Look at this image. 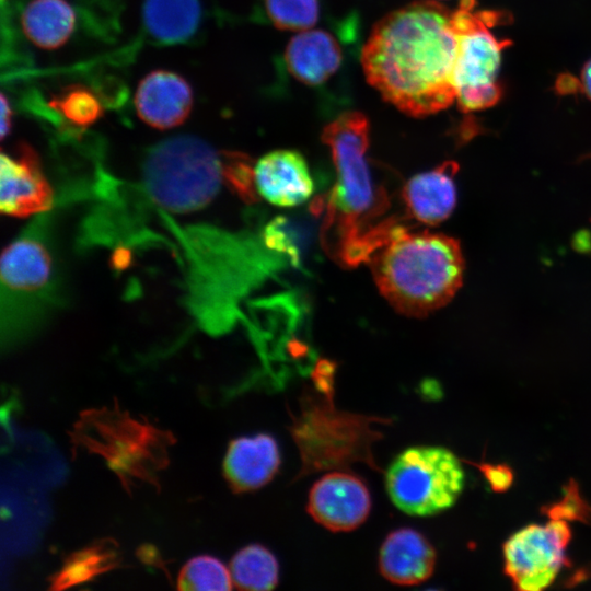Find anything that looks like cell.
<instances>
[{"mask_svg": "<svg viewBox=\"0 0 591 591\" xmlns=\"http://www.w3.org/2000/svg\"><path fill=\"white\" fill-rule=\"evenodd\" d=\"M232 588L230 569L211 555L192 557L181 568L177 577V589L184 591H227Z\"/></svg>", "mask_w": 591, "mask_h": 591, "instance_id": "603a6c76", "label": "cell"}, {"mask_svg": "<svg viewBox=\"0 0 591 591\" xmlns=\"http://www.w3.org/2000/svg\"><path fill=\"white\" fill-rule=\"evenodd\" d=\"M12 128V108L5 95L1 94V138H5Z\"/></svg>", "mask_w": 591, "mask_h": 591, "instance_id": "f1b7e54d", "label": "cell"}, {"mask_svg": "<svg viewBox=\"0 0 591 591\" xmlns=\"http://www.w3.org/2000/svg\"><path fill=\"white\" fill-rule=\"evenodd\" d=\"M476 5V0H460L453 10L459 47L452 83L456 104L463 113L486 109L499 101L501 56L510 45L491 31L506 21L503 13L479 11Z\"/></svg>", "mask_w": 591, "mask_h": 591, "instance_id": "52a82bcc", "label": "cell"}, {"mask_svg": "<svg viewBox=\"0 0 591 591\" xmlns=\"http://www.w3.org/2000/svg\"><path fill=\"white\" fill-rule=\"evenodd\" d=\"M436 551L420 532L401 528L389 533L379 552V570L390 582L414 586L431 577Z\"/></svg>", "mask_w": 591, "mask_h": 591, "instance_id": "2e32d148", "label": "cell"}, {"mask_svg": "<svg viewBox=\"0 0 591 591\" xmlns=\"http://www.w3.org/2000/svg\"><path fill=\"white\" fill-rule=\"evenodd\" d=\"M343 48L328 31H302L288 43L283 62L289 74L299 83L321 86L341 68Z\"/></svg>", "mask_w": 591, "mask_h": 591, "instance_id": "e0dca14e", "label": "cell"}, {"mask_svg": "<svg viewBox=\"0 0 591 591\" xmlns=\"http://www.w3.org/2000/svg\"><path fill=\"white\" fill-rule=\"evenodd\" d=\"M486 480L491 489L496 493L506 491L513 482V473L511 468L505 464H478Z\"/></svg>", "mask_w": 591, "mask_h": 591, "instance_id": "83f0119b", "label": "cell"}, {"mask_svg": "<svg viewBox=\"0 0 591 591\" xmlns=\"http://www.w3.org/2000/svg\"><path fill=\"white\" fill-rule=\"evenodd\" d=\"M254 185L264 199L278 207L301 205L314 190L304 157L291 149L263 155L254 166Z\"/></svg>", "mask_w": 591, "mask_h": 591, "instance_id": "5bb4252c", "label": "cell"}, {"mask_svg": "<svg viewBox=\"0 0 591 591\" xmlns=\"http://www.w3.org/2000/svg\"><path fill=\"white\" fill-rule=\"evenodd\" d=\"M229 569L233 584L240 590H271L279 581V564L275 555L259 544L239 549Z\"/></svg>", "mask_w": 591, "mask_h": 591, "instance_id": "7402d4cb", "label": "cell"}, {"mask_svg": "<svg viewBox=\"0 0 591 591\" xmlns=\"http://www.w3.org/2000/svg\"><path fill=\"white\" fill-rule=\"evenodd\" d=\"M49 106L74 127H89L103 116L96 94L82 85L66 88L49 101Z\"/></svg>", "mask_w": 591, "mask_h": 591, "instance_id": "cb8c5ba5", "label": "cell"}, {"mask_svg": "<svg viewBox=\"0 0 591 591\" xmlns=\"http://www.w3.org/2000/svg\"><path fill=\"white\" fill-rule=\"evenodd\" d=\"M69 437L73 455L85 452L101 457L129 494L143 485L160 488V475L176 443L173 432L121 409L116 399L109 406L82 410Z\"/></svg>", "mask_w": 591, "mask_h": 591, "instance_id": "3957f363", "label": "cell"}, {"mask_svg": "<svg viewBox=\"0 0 591 591\" xmlns=\"http://www.w3.org/2000/svg\"><path fill=\"white\" fill-rule=\"evenodd\" d=\"M269 22L281 31H305L321 15L320 0H262Z\"/></svg>", "mask_w": 591, "mask_h": 591, "instance_id": "d4e9b609", "label": "cell"}, {"mask_svg": "<svg viewBox=\"0 0 591 591\" xmlns=\"http://www.w3.org/2000/svg\"><path fill=\"white\" fill-rule=\"evenodd\" d=\"M459 47L453 10L418 0L383 16L361 50L368 82L403 113L424 117L455 101Z\"/></svg>", "mask_w": 591, "mask_h": 591, "instance_id": "6da1fadb", "label": "cell"}, {"mask_svg": "<svg viewBox=\"0 0 591 591\" xmlns=\"http://www.w3.org/2000/svg\"><path fill=\"white\" fill-rule=\"evenodd\" d=\"M54 259L36 224L12 241L1 256L2 315L18 302L44 297L53 287Z\"/></svg>", "mask_w": 591, "mask_h": 591, "instance_id": "30bf717a", "label": "cell"}, {"mask_svg": "<svg viewBox=\"0 0 591 591\" xmlns=\"http://www.w3.org/2000/svg\"><path fill=\"white\" fill-rule=\"evenodd\" d=\"M393 505L413 517H429L451 508L464 488V471L448 449L416 445L402 451L385 473Z\"/></svg>", "mask_w": 591, "mask_h": 591, "instance_id": "ba28073f", "label": "cell"}, {"mask_svg": "<svg viewBox=\"0 0 591 591\" xmlns=\"http://www.w3.org/2000/svg\"><path fill=\"white\" fill-rule=\"evenodd\" d=\"M200 18L199 0H144L142 7L147 33L164 45L190 39L198 30Z\"/></svg>", "mask_w": 591, "mask_h": 591, "instance_id": "ffe728a7", "label": "cell"}, {"mask_svg": "<svg viewBox=\"0 0 591 591\" xmlns=\"http://www.w3.org/2000/svg\"><path fill=\"white\" fill-rule=\"evenodd\" d=\"M306 510L318 524L329 531H352L370 513V491L359 476L345 471L331 472L313 484Z\"/></svg>", "mask_w": 591, "mask_h": 591, "instance_id": "8fae6325", "label": "cell"}, {"mask_svg": "<svg viewBox=\"0 0 591 591\" xmlns=\"http://www.w3.org/2000/svg\"><path fill=\"white\" fill-rule=\"evenodd\" d=\"M322 139L329 148L336 170L326 227L335 228L341 240L338 257L348 265H355L368 257L360 234L361 223L384 209L383 197L376 190L367 159L369 120L360 112H344L324 127Z\"/></svg>", "mask_w": 591, "mask_h": 591, "instance_id": "277c9868", "label": "cell"}, {"mask_svg": "<svg viewBox=\"0 0 591 591\" xmlns=\"http://www.w3.org/2000/svg\"><path fill=\"white\" fill-rule=\"evenodd\" d=\"M369 262L380 293L395 311L410 317L444 306L463 281L460 243L441 233L394 228Z\"/></svg>", "mask_w": 591, "mask_h": 591, "instance_id": "7a4b0ae2", "label": "cell"}, {"mask_svg": "<svg viewBox=\"0 0 591 591\" xmlns=\"http://www.w3.org/2000/svg\"><path fill=\"white\" fill-rule=\"evenodd\" d=\"M119 544L111 537L93 541L70 553L48 579L49 590L60 591L95 580L121 566Z\"/></svg>", "mask_w": 591, "mask_h": 591, "instance_id": "d6986e66", "label": "cell"}, {"mask_svg": "<svg viewBox=\"0 0 591 591\" xmlns=\"http://www.w3.org/2000/svg\"><path fill=\"white\" fill-rule=\"evenodd\" d=\"M320 391L323 395L304 392L299 415L291 417L289 431L301 457L297 477L346 468L357 462L379 470L372 445L382 438V433L372 425L391 419L338 410L332 401L333 390Z\"/></svg>", "mask_w": 591, "mask_h": 591, "instance_id": "5b68a950", "label": "cell"}, {"mask_svg": "<svg viewBox=\"0 0 591 591\" xmlns=\"http://www.w3.org/2000/svg\"><path fill=\"white\" fill-rule=\"evenodd\" d=\"M139 118L150 127L166 130L182 125L189 116L194 95L189 83L170 70H154L144 76L135 93Z\"/></svg>", "mask_w": 591, "mask_h": 591, "instance_id": "4fadbf2b", "label": "cell"}, {"mask_svg": "<svg viewBox=\"0 0 591 591\" xmlns=\"http://www.w3.org/2000/svg\"><path fill=\"white\" fill-rule=\"evenodd\" d=\"M222 178L244 199L253 197L254 167L246 154L225 152L220 154Z\"/></svg>", "mask_w": 591, "mask_h": 591, "instance_id": "484cf974", "label": "cell"}, {"mask_svg": "<svg viewBox=\"0 0 591 591\" xmlns=\"http://www.w3.org/2000/svg\"><path fill=\"white\" fill-rule=\"evenodd\" d=\"M457 164L448 161L409 178L403 188L408 215L420 223L437 225L453 212L456 205L454 176Z\"/></svg>", "mask_w": 591, "mask_h": 591, "instance_id": "ac0fdd59", "label": "cell"}, {"mask_svg": "<svg viewBox=\"0 0 591 591\" xmlns=\"http://www.w3.org/2000/svg\"><path fill=\"white\" fill-rule=\"evenodd\" d=\"M542 510L551 519L582 521L591 524V506L580 496L578 485L573 479L565 486L561 500L545 506Z\"/></svg>", "mask_w": 591, "mask_h": 591, "instance_id": "4316f807", "label": "cell"}, {"mask_svg": "<svg viewBox=\"0 0 591 591\" xmlns=\"http://www.w3.org/2000/svg\"><path fill=\"white\" fill-rule=\"evenodd\" d=\"M280 451L268 433L239 437L230 441L222 462V472L234 494L257 490L278 473Z\"/></svg>", "mask_w": 591, "mask_h": 591, "instance_id": "9a60e30c", "label": "cell"}, {"mask_svg": "<svg viewBox=\"0 0 591 591\" xmlns=\"http://www.w3.org/2000/svg\"><path fill=\"white\" fill-rule=\"evenodd\" d=\"M578 86L583 94L591 101V59H589L583 66L580 79L578 80Z\"/></svg>", "mask_w": 591, "mask_h": 591, "instance_id": "f546056e", "label": "cell"}, {"mask_svg": "<svg viewBox=\"0 0 591 591\" xmlns=\"http://www.w3.org/2000/svg\"><path fill=\"white\" fill-rule=\"evenodd\" d=\"M76 23V12L67 0H31L21 14V26L27 39L47 50L65 45Z\"/></svg>", "mask_w": 591, "mask_h": 591, "instance_id": "44dd1931", "label": "cell"}, {"mask_svg": "<svg viewBox=\"0 0 591 591\" xmlns=\"http://www.w3.org/2000/svg\"><path fill=\"white\" fill-rule=\"evenodd\" d=\"M142 179L150 198L162 208L176 213L196 211L219 190L223 179L220 154L194 136L167 138L150 148Z\"/></svg>", "mask_w": 591, "mask_h": 591, "instance_id": "8992f818", "label": "cell"}, {"mask_svg": "<svg viewBox=\"0 0 591 591\" xmlns=\"http://www.w3.org/2000/svg\"><path fill=\"white\" fill-rule=\"evenodd\" d=\"M571 537L565 520L530 524L503 545L505 572L520 591H540L551 586L566 563Z\"/></svg>", "mask_w": 591, "mask_h": 591, "instance_id": "9c48e42d", "label": "cell"}, {"mask_svg": "<svg viewBox=\"0 0 591 591\" xmlns=\"http://www.w3.org/2000/svg\"><path fill=\"white\" fill-rule=\"evenodd\" d=\"M0 209L3 215L26 218L43 215L54 202L53 187L46 178L38 154L21 143L14 155L1 153Z\"/></svg>", "mask_w": 591, "mask_h": 591, "instance_id": "7c38bea8", "label": "cell"}]
</instances>
